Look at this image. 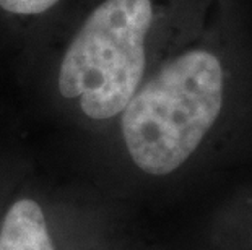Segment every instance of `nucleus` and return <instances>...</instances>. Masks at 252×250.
Segmentation results:
<instances>
[{
	"instance_id": "nucleus-3",
	"label": "nucleus",
	"mask_w": 252,
	"mask_h": 250,
	"mask_svg": "<svg viewBox=\"0 0 252 250\" xmlns=\"http://www.w3.org/2000/svg\"><path fill=\"white\" fill-rule=\"evenodd\" d=\"M59 0H0L5 12L15 15H37L52 8Z\"/></svg>"
},
{
	"instance_id": "nucleus-1",
	"label": "nucleus",
	"mask_w": 252,
	"mask_h": 250,
	"mask_svg": "<svg viewBox=\"0 0 252 250\" xmlns=\"http://www.w3.org/2000/svg\"><path fill=\"white\" fill-rule=\"evenodd\" d=\"M161 23L158 0H106L70 42L59 68V91L80 98L94 120L119 115L150 75Z\"/></svg>"
},
{
	"instance_id": "nucleus-2",
	"label": "nucleus",
	"mask_w": 252,
	"mask_h": 250,
	"mask_svg": "<svg viewBox=\"0 0 252 250\" xmlns=\"http://www.w3.org/2000/svg\"><path fill=\"white\" fill-rule=\"evenodd\" d=\"M0 250H54L46 216L34 200L10 206L0 227Z\"/></svg>"
}]
</instances>
